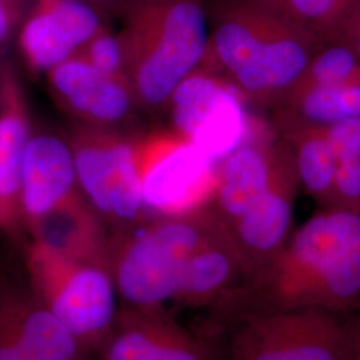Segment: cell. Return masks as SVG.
<instances>
[{
	"mask_svg": "<svg viewBox=\"0 0 360 360\" xmlns=\"http://www.w3.org/2000/svg\"><path fill=\"white\" fill-rule=\"evenodd\" d=\"M0 360H96L39 297L28 278H0Z\"/></svg>",
	"mask_w": 360,
	"mask_h": 360,
	"instance_id": "obj_10",
	"label": "cell"
},
{
	"mask_svg": "<svg viewBox=\"0 0 360 360\" xmlns=\"http://www.w3.org/2000/svg\"><path fill=\"white\" fill-rule=\"evenodd\" d=\"M354 307H358V314H356L355 322L352 326H349V328H351V336H352L354 360H360V299Z\"/></svg>",
	"mask_w": 360,
	"mask_h": 360,
	"instance_id": "obj_26",
	"label": "cell"
},
{
	"mask_svg": "<svg viewBox=\"0 0 360 360\" xmlns=\"http://www.w3.org/2000/svg\"><path fill=\"white\" fill-rule=\"evenodd\" d=\"M247 282L242 259L224 230L187 259L174 303L190 309H218Z\"/></svg>",
	"mask_w": 360,
	"mask_h": 360,
	"instance_id": "obj_17",
	"label": "cell"
},
{
	"mask_svg": "<svg viewBox=\"0 0 360 360\" xmlns=\"http://www.w3.org/2000/svg\"><path fill=\"white\" fill-rule=\"evenodd\" d=\"M103 28L99 11L87 0H38L22 30L20 47L34 68L51 71Z\"/></svg>",
	"mask_w": 360,
	"mask_h": 360,
	"instance_id": "obj_13",
	"label": "cell"
},
{
	"mask_svg": "<svg viewBox=\"0 0 360 360\" xmlns=\"http://www.w3.org/2000/svg\"><path fill=\"white\" fill-rule=\"evenodd\" d=\"M299 188L291 150L281 138L276 166L269 187L240 218L226 229L242 259L248 282L269 267L287 245L292 233L291 226Z\"/></svg>",
	"mask_w": 360,
	"mask_h": 360,
	"instance_id": "obj_11",
	"label": "cell"
},
{
	"mask_svg": "<svg viewBox=\"0 0 360 360\" xmlns=\"http://www.w3.org/2000/svg\"><path fill=\"white\" fill-rule=\"evenodd\" d=\"M276 134L300 127L326 129L360 119V79L294 90L274 111Z\"/></svg>",
	"mask_w": 360,
	"mask_h": 360,
	"instance_id": "obj_19",
	"label": "cell"
},
{
	"mask_svg": "<svg viewBox=\"0 0 360 360\" xmlns=\"http://www.w3.org/2000/svg\"><path fill=\"white\" fill-rule=\"evenodd\" d=\"M334 210L360 214V158L338 159Z\"/></svg>",
	"mask_w": 360,
	"mask_h": 360,
	"instance_id": "obj_23",
	"label": "cell"
},
{
	"mask_svg": "<svg viewBox=\"0 0 360 360\" xmlns=\"http://www.w3.org/2000/svg\"><path fill=\"white\" fill-rule=\"evenodd\" d=\"M230 321L231 360H354L351 328L335 312L257 311Z\"/></svg>",
	"mask_w": 360,
	"mask_h": 360,
	"instance_id": "obj_6",
	"label": "cell"
},
{
	"mask_svg": "<svg viewBox=\"0 0 360 360\" xmlns=\"http://www.w3.org/2000/svg\"><path fill=\"white\" fill-rule=\"evenodd\" d=\"M55 95L94 127L112 129L138 105L129 83L107 77L75 53L50 71Z\"/></svg>",
	"mask_w": 360,
	"mask_h": 360,
	"instance_id": "obj_14",
	"label": "cell"
},
{
	"mask_svg": "<svg viewBox=\"0 0 360 360\" xmlns=\"http://www.w3.org/2000/svg\"><path fill=\"white\" fill-rule=\"evenodd\" d=\"M98 11L122 16L138 0H87Z\"/></svg>",
	"mask_w": 360,
	"mask_h": 360,
	"instance_id": "obj_25",
	"label": "cell"
},
{
	"mask_svg": "<svg viewBox=\"0 0 360 360\" xmlns=\"http://www.w3.org/2000/svg\"><path fill=\"white\" fill-rule=\"evenodd\" d=\"M224 230L208 207L181 217L148 219L112 235L108 262L120 306L167 309L187 259Z\"/></svg>",
	"mask_w": 360,
	"mask_h": 360,
	"instance_id": "obj_4",
	"label": "cell"
},
{
	"mask_svg": "<svg viewBox=\"0 0 360 360\" xmlns=\"http://www.w3.org/2000/svg\"><path fill=\"white\" fill-rule=\"evenodd\" d=\"M117 34L138 105L165 110L180 83L203 65L210 25L206 0H138Z\"/></svg>",
	"mask_w": 360,
	"mask_h": 360,
	"instance_id": "obj_3",
	"label": "cell"
},
{
	"mask_svg": "<svg viewBox=\"0 0 360 360\" xmlns=\"http://www.w3.org/2000/svg\"><path fill=\"white\" fill-rule=\"evenodd\" d=\"M288 144L300 187L321 207L334 210L338 158L324 129L300 127L279 132Z\"/></svg>",
	"mask_w": 360,
	"mask_h": 360,
	"instance_id": "obj_20",
	"label": "cell"
},
{
	"mask_svg": "<svg viewBox=\"0 0 360 360\" xmlns=\"http://www.w3.org/2000/svg\"><path fill=\"white\" fill-rule=\"evenodd\" d=\"M80 191L72 148L52 135L32 136L27 146L22 205L30 227Z\"/></svg>",
	"mask_w": 360,
	"mask_h": 360,
	"instance_id": "obj_16",
	"label": "cell"
},
{
	"mask_svg": "<svg viewBox=\"0 0 360 360\" xmlns=\"http://www.w3.org/2000/svg\"><path fill=\"white\" fill-rule=\"evenodd\" d=\"M77 53L104 75L129 83L120 40L107 27L89 40Z\"/></svg>",
	"mask_w": 360,
	"mask_h": 360,
	"instance_id": "obj_22",
	"label": "cell"
},
{
	"mask_svg": "<svg viewBox=\"0 0 360 360\" xmlns=\"http://www.w3.org/2000/svg\"><path fill=\"white\" fill-rule=\"evenodd\" d=\"M30 139L22 94L7 75L3 79L0 105V227L8 231L25 224L22 176Z\"/></svg>",
	"mask_w": 360,
	"mask_h": 360,
	"instance_id": "obj_18",
	"label": "cell"
},
{
	"mask_svg": "<svg viewBox=\"0 0 360 360\" xmlns=\"http://www.w3.org/2000/svg\"><path fill=\"white\" fill-rule=\"evenodd\" d=\"M136 150L150 218L181 217L211 207L219 183L215 158L171 129L138 139Z\"/></svg>",
	"mask_w": 360,
	"mask_h": 360,
	"instance_id": "obj_8",
	"label": "cell"
},
{
	"mask_svg": "<svg viewBox=\"0 0 360 360\" xmlns=\"http://www.w3.org/2000/svg\"><path fill=\"white\" fill-rule=\"evenodd\" d=\"M360 79V58L347 44L330 39L321 44L294 90L342 84ZM292 90V91H294Z\"/></svg>",
	"mask_w": 360,
	"mask_h": 360,
	"instance_id": "obj_21",
	"label": "cell"
},
{
	"mask_svg": "<svg viewBox=\"0 0 360 360\" xmlns=\"http://www.w3.org/2000/svg\"><path fill=\"white\" fill-rule=\"evenodd\" d=\"M11 23V13L7 0H0V43L6 38Z\"/></svg>",
	"mask_w": 360,
	"mask_h": 360,
	"instance_id": "obj_27",
	"label": "cell"
},
{
	"mask_svg": "<svg viewBox=\"0 0 360 360\" xmlns=\"http://www.w3.org/2000/svg\"><path fill=\"white\" fill-rule=\"evenodd\" d=\"M26 275L43 303L96 359L120 311L110 263L77 259L32 240Z\"/></svg>",
	"mask_w": 360,
	"mask_h": 360,
	"instance_id": "obj_5",
	"label": "cell"
},
{
	"mask_svg": "<svg viewBox=\"0 0 360 360\" xmlns=\"http://www.w3.org/2000/svg\"><path fill=\"white\" fill-rule=\"evenodd\" d=\"M207 11L203 65L260 108L283 103L323 43L262 0H211Z\"/></svg>",
	"mask_w": 360,
	"mask_h": 360,
	"instance_id": "obj_2",
	"label": "cell"
},
{
	"mask_svg": "<svg viewBox=\"0 0 360 360\" xmlns=\"http://www.w3.org/2000/svg\"><path fill=\"white\" fill-rule=\"evenodd\" d=\"M243 98L231 84L200 65L186 77L167 105L169 129L221 160L245 141L248 122Z\"/></svg>",
	"mask_w": 360,
	"mask_h": 360,
	"instance_id": "obj_9",
	"label": "cell"
},
{
	"mask_svg": "<svg viewBox=\"0 0 360 360\" xmlns=\"http://www.w3.org/2000/svg\"><path fill=\"white\" fill-rule=\"evenodd\" d=\"M136 142L91 126L77 132L71 144L79 188L111 236L151 219L143 202Z\"/></svg>",
	"mask_w": 360,
	"mask_h": 360,
	"instance_id": "obj_7",
	"label": "cell"
},
{
	"mask_svg": "<svg viewBox=\"0 0 360 360\" xmlns=\"http://www.w3.org/2000/svg\"><path fill=\"white\" fill-rule=\"evenodd\" d=\"M281 138L254 136L219 162V183L211 210L227 229L252 206L269 187Z\"/></svg>",
	"mask_w": 360,
	"mask_h": 360,
	"instance_id": "obj_15",
	"label": "cell"
},
{
	"mask_svg": "<svg viewBox=\"0 0 360 360\" xmlns=\"http://www.w3.org/2000/svg\"><path fill=\"white\" fill-rule=\"evenodd\" d=\"M360 299V214L319 210L291 233L282 252L218 309L231 319L257 311L338 314Z\"/></svg>",
	"mask_w": 360,
	"mask_h": 360,
	"instance_id": "obj_1",
	"label": "cell"
},
{
	"mask_svg": "<svg viewBox=\"0 0 360 360\" xmlns=\"http://www.w3.org/2000/svg\"><path fill=\"white\" fill-rule=\"evenodd\" d=\"M96 360H218V349L184 328L167 309L120 306Z\"/></svg>",
	"mask_w": 360,
	"mask_h": 360,
	"instance_id": "obj_12",
	"label": "cell"
},
{
	"mask_svg": "<svg viewBox=\"0 0 360 360\" xmlns=\"http://www.w3.org/2000/svg\"><path fill=\"white\" fill-rule=\"evenodd\" d=\"M330 39H335L347 44L360 58V0L351 7L347 15L343 18L339 26L336 27L334 34L327 40Z\"/></svg>",
	"mask_w": 360,
	"mask_h": 360,
	"instance_id": "obj_24",
	"label": "cell"
}]
</instances>
